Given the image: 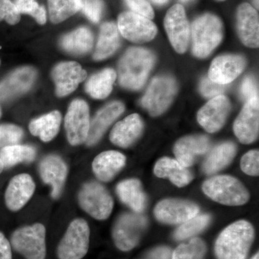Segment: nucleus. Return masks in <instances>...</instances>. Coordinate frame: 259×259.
Returning <instances> with one entry per match:
<instances>
[{"label":"nucleus","instance_id":"29","mask_svg":"<svg viewBox=\"0 0 259 259\" xmlns=\"http://www.w3.org/2000/svg\"><path fill=\"white\" fill-rule=\"evenodd\" d=\"M237 152L236 145L225 142L218 145L210 151L202 165V171L212 175L223 169L233 161Z\"/></svg>","mask_w":259,"mask_h":259},{"label":"nucleus","instance_id":"24","mask_svg":"<svg viewBox=\"0 0 259 259\" xmlns=\"http://www.w3.org/2000/svg\"><path fill=\"white\" fill-rule=\"evenodd\" d=\"M144 129V122L138 114L127 116L117 122L110 135L112 144L121 148H127L136 141Z\"/></svg>","mask_w":259,"mask_h":259},{"label":"nucleus","instance_id":"1","mask_svg":"<svg viewBox=\"0 0 259 259\" xmlns=\"http://www.w3.org/2000/svg\"><path fill=\"white\" fill-rule=\"evenodd\" d=\"M255 232L248 221H239L230 225L218 236L214 251L218 259H245Z\"/></svg>","mask_w":259,"mask_h":259},{"label":"nucleus","instance_id":"45","mask_svg":"<svg viewBox=\"0 0 259 259\" xmlns=\"http://www.w3.org/2000/svg\"><path fill=\"white\" fill-rule=\"evenodd\" d=\"M171 251L167 247H159L151 250L146 259H171Z\"/></svg>","mask_w":259,"mask_h":259},{"label":"nucleus","instance_id":"51","mask_svg":"<svg viewBox=\"0 0 259 259\" xmlns=\"http://www.w3.org/2000/svg\"><path fill=\"white\" fill-rule=\"evenodd\" d=\"M254 3L255 7H256L257 8H258V0H254Z\"/></svg>","mask_w":259,"mask_h":259},{"label":"nucleus","instance_id":"11","mask_svg":"<svg viewBox=\"0 0 259 259\" xmlns=\"http://www.w3.org/2000/svg\"><path fill=\"white\" fill-rule=\"evenodd\" d=\"M117 28L122 36L136 44L151 41L157 34V28L151 20L133 12L119 15Z\"/></svg>","mask_w":259,"mask_h":259},{"label":"nucleus","instance_id":"7","mask_svg":"<svg viewBox=\"0 0 259 259\" xmlns=\"http://www.w3.org/2000/svg\"><path fill=\"white\" fill-rule=\"evenodd\" d=\"M78 199L81 208L99 221L107 219L113 209L111 195L103 186L96 182L84 184L78 194Z\"/></svg>","mask_w":259,"mask_h":259},{"label":"nucleus","instance_id":"41","mask_svg":"<svg viewBox=\"0 0 259 259\" xmlns=\"http://www.w3.org/2000/svg\"><path fill=\"white\" fill-rule=\"evenodd\" d=\"M5 20L10 25H16L20 20V13L11 0H0V21Z\"/></svg>","mask_w":259,"mask_h":259},{"label":"nucleus","instance_id":"48","mask_svg":"<svg viewBox=\"0 0 259 259\" xmlns=\"http://www.w3.org/2000/svg\"><path fill=\"white\" fill-rule=\"evenodd\" d=\"M3 169H4V166H3V163H2L1 160H0V174L2 173Z\"/></svg>","mask_w":259,"mask_h":259},{"label":"nucleus","instance_id":"15","mask_svg":"<svg viewBox=\"0 0 259 259\" xmlns=\"http://www.w3.org/2000/svg\"><path fill=\"white\" fill-rule=\"evenodd\" d=\"M231 109V102L224 95L213 97L199 110L197 120L207 132H218L224 125Z\"/></svg>","mask_w":259,"mask_h":259},{"label":"nucleus","instance_id":"44","mask_svg":"<svg viewBox=\"0 0 259 259\" xmlns=\"http://www.w3.org/2000/svg\"><path fill=\"white\" fill-rule=\"evenodd\" d=\"M241 93L243 100L246 102L253 97H258V86L253 76H248L243 79Z\"/></svg>","mask_w":259,"mask_h":259},{"label":"nucleus","instance_id":"47","mask_svg":"<svg viewBox=\"0 0 259 259\" xmlns=\"http://www.w3.org/2000/svg\"><path fill=\"white\" fill-rule=\"evenodd\" d=\"M151 1L154 3L155 4L162 5L168 3V0H151Z\"/></svg>","mask_w":259,"mask_h":259},{"label":"nucleus","instance_id":"9","mask_svg":"<svg viewBox=\"0 0 259 259\" xmlns=\"http://www.w3.org/2000/svg\"><path fill=\"white\" fill-rule=\"evenodd\" d=\"M147 227V219L141 213H125L116 222L112 231L116 246L128 251L137 245Z\"/></svg>","mask_w":259,"mask_h":259},{"label":"nucleus","instance_id":"13","mask_svg":"<svg viewBox=\"0 0 259 259\" xmlns=\"http://www.w3.org/2000/svg\"><path fill=\"white\" fill-rule=\"evenodd\" d=\"M199 207L190 201L166 199L158 202L154 209L155 217L166 224H182L199 214Z\"/></svg>","mask_w":259,"mask_h":259},{"label":"nucleus","instance_id":"3","mask_svg":"<svg viewBox=\"0 0 259 259\" xmlns=\"http://www.w3.org/2000/svg\"><path fill=\"white\" fill-rule=\"evenodd\" d=\"M192 53L197 57L206 58L221 44L223 35L221 19L212 14H204L192 25Z\"/></svg>","mask_w":259,"mask_h":259},{"label":"nucleus","instance_id":"17","mask_svg":"<svg viewBox=\"0 0 259 259\" xmlns=\"http://www.w3.org/2000/svg\"><path fill=\"white\" fill-rule=\"evenodd\" d=\"M246 61L242 56L223 55L213 60L208 72V78L219 84L227 85L243 72Z\"/></svg>","mask_w":259,"mask_h":259},{"label":"nucleus","instance_id":"50","mask_svg":"<svg viewBox=\"0 0 259 259\" xmlns=\"http://www.w3.org/2000/svg\"><path fill=\"white\" fill-rule=\"evenodd\" d=\"M180 1L183 3H190V2L192 1V0H180Z\"/></svg>","mask_w":259,"mask_h":259},{"label":"nucleus","instance_id":"6","mask_svg":"<svg viewBox=\"0 0 259 259\" xmlns=\"http://www.w3.org/2000/svg\"><path fill=\"white\" fill-rule=\"evenodd\" d=\"M177 92V82L173 78L158 76L150 83L141 105L151 116L161 115L171 105Z\"/></svg>","mask_w":259,"mask_h":259},{"label":"nucleus","instance_id":"12","mask_svg":"<svg viewBox=\"0 0 259 259\" xmlns=\"http://www.w3.org/2000/svg\"><path fill=\"white\" fill-rule=\"evenodd\" d=\"M164 26L172 47L179 54H184L188 47L190 25L182 5L177 4L167 12Z\"/></svg>","mask_w":259,"mask_h":259},{"label":"nucleus","instance_id":"52","mask_svg":"<svg viewBox=\"0 0 259 259\" xmlns=\"http://www.w3.org/2000/svg\"><path fill=\"white\" fill-rule=\"evenodd\" d=\"M218 1H221V2H222V1H225V0H218Z\"/></svg>","mask_w":259,"mask_h":259},{"label":"nucleus","instance_id":"20","mask_svg":"<svg viewBox=\"0 0 259 259\" xmlns=\"http://www.w3.org/2000/svg\"><path fill=\"white\" fill-rule=\"evenodd\" d=\"M35 185L28 174H21L10 180L5 192V203L11 211H18L31 198L35 192Z\"/></svg>","mask_w":259,"mask_h":259},{"label":"nucleus","instance_id":"42","mask_svg":"<svg viewBox=\"0 0 259 259\" xmlns=\"http://www.w3.org/2000/svg\"><path fill=\"white\" fill-rule=\"evenodd\" d=\"M226 90V85L214 82L208 77L203 78L199 86L201 94L207 98H210V97L213 98V97L222 95Z\"/></svg>","mask_w":259,"mask_h":259},{"label":"nucleus","instance_id":"31","mask_svg":"<svg viewBox=\"0 0 259 259\" xmlns=\"http://www.w3.org/2000/svg\"><path fill=\"white\" fill-rule=\"evenodd\" d=\"M61 122V113L56 110L31 121L29 130L32 135L40 138L44 142H49L59 133Z\"/></svg>","mask_w":259,"mask_h":259},{"label":"nucleus","instance_id":"18","mask_svg":"<svg viewBox=\"0 0 259 259\" xmlns=\"http://www.w3.org/2000/svg\"><path fill=\"white\" fill-rule=\"evenodd\" d=\"M237 30L242 42L247 47L258 48L259 45V19L256 10L243 3L237 11Z\"/></svg>","mask_w":259,"mask_h":259},{"label":"nucleus","instance_id":"38","mask_svg":"<svg viewBox=\"0 0 259 259\" xmlns=\"http://www.w3.org/2000/svg\"><path fill=\"white\" fill-rule=\"evenodd\" d=\"M23 136V130L18 126L11 124L0 125V148L17 145Z\"/></svg>","mask_w":259,"mask_h":259},{"label":"nucleus","instance_id":"22","mask_svg":"<svg viewBox=\"0 0 259 259\" xmlns=\"http://www.w3.org/2000/svg\"><path fill=\"white\" fill-rule=\"evenodd\" d=\"M36 78V71L30 66L12 72L0 84V100H8L26 93Z\"/></svg>","mask_w":259,"mask_h":259},{"label":"nucleus","instance_id":"14","mask_svg":"<svg viewBox=\"0 0 259 259\" xmlns=\"http://www.w3.org/2000/svg\"><path fill=\"white\" fill-rule=\"evenodd\" d=\"M233 131L243 144H250L258 139L259 131L258 97L250 99L245 104L233 125Z\"/></svg>","mask_w":259,"mask_h":259},{"label":"nucleus","instance_id":"43","mask_svg":"<svg viewBox=\"0 0 259 259\" xmlns=\"http://www.w3.org/2000/svg\"><path fill=\"white\" fill-rule=\"evenodd\" d=\"M125 1L127 6L132 10L133 13L141 15L149 20H152L154 18V12L147 0H125Z\"/></svg>","mask_w":259,"mask_h":259},{"label":"nucleus","instance_id":"10","mask_svg":"<svg viewBox=\"0 0 259 259\" xmlns=\"http://www.w3.org/2000/svg\"><path fill=\"white\" fill-rule=\"evenodd\" d=\"M90 125V110L88 104L83 100H74L70 104L65 117V128L69 144L78 146L86 142Z\"/></svg>","mask_w":259,"mask_h":259},{"label":"nucleus","instance_id":"26","mask_svg":"<svg viewBox=\"0 0 259 259\" xmlns=\"http://www.w3.org/2000/svg\"><path fill=\"white\" fill-rule=\"evenodd\" d=\"M154 174L160 178H168L178 187H185L193 180L192 173L187 167L181 164L176 159L162 158L154 167Z\"/></svg>","mask_w":259,"mask_h":259},{"label":"nucleus","instance_id":"34","mask_svg":"<svg viewBox=\"0 0 259 259\" xmlns=\"http://www.w3.org/2000/svg\"><path fill=\"white\" fill-rule=\"evenodd\" d=\"M82 0H49V17L53 23L64 21L80 11Z\"/></svg>","mask_w":259,"mask_h":259},{"label":"nucleus","instance_id":"40","mask_svg":"<svg viewBox=\"0 0 259 259\" xmlns=\"http://www.w3.org/2000/svg\"><path fill=\"white\" fill-rule=\"evenodd\" d=\"M81 11L94 23H97L102 18L103 3L102 0H82Z\"/></svg>","mask_w":259,"mask_h":259},{"label":"nucleus","instance_id":"28","mask_svg":"<svg viewBox=\"0 0 259 259\" xmlns=\"http://www.w3.org/2000/svg\"><path fill=\"white\" fill-rule=\"evenodd\" d=\"M120 32L115 23L107 22L102 24L94 59L104 60L112 56L120 47Z\"/></svg>","mask_w":259,"mask_h":259},{"label":"nucleus","instance_id":"39","mask_svg":"<svg viewBox=\"0 0 259 259\" xmlns=\"http://www.w3.org/2000/svg\"><path fill=\"white\" fill-rule=\"evenodd\" d=\"M242 171L250 176L259 175V152L258 150H252L245 153L241 158Z\"/></svg>","mask_w":259,"mask_h":259},{"label":"nucleus","instance_id":"33","mask_svg":"<svg viewBox=\"0 0 259 259\" xmlns=\"http://www.w3.org/2000/svg\"><path fill=\"white\" fill-rule=\"evenodd\" d=\"M35 148L30 146L13 145L0 150V160L4 168H10L23 162H31L35 159Z\"/></svg>","mask_w":259,"mask_h":259},{"label":"nucleus","instance_id":"30","mask_svg":"<svg viewBox=\"0 0 259 259\" xmlns=\"http://www.w3.org/2000/svg\"><path fill=\"white\" fill-rule=\"evenodd\" d=\"M93 35L90 29L81 27L64 35L60 40L61 47L69 54L82 55L91 51Z\"/></svg>","mask_w":259,"mask_h":259},{"label":"nucleus","instance_id":"8","mask_svg":"<svg viewBox=\"0 0 259 259\" xmlns=\"http://www.w3.org/2000/svg\"><path fill=\"white\" fill-rule=\"evenodd\" d=\"M90 235V227L84 220L73 221L58 247L59 258H82L88 251Z\"/></svg>","mask_w":259,"mask_h":259},{"label":"nucleus","instance_id":"5","mask_svg":"<svg viewBox=\"0 0 259 259\" xmlns=\"http://www.w3.org/2000/svg\"><path fill=\"white\" fill-rule=\"evenodd\" d=\"M11 243L14 249L26 259H45L46 228L36 223L19 228L13 233Z\"/></svg>","mask_w":259,"mask_h":259},{"label":"nucleus","instance_id":"35","mask_svg":"<svg viewBox=\"0 0 259 259\" xmlns=\"http://www.w3.org/2000/svg\"><path fill=\"white\" fill-rule=\"evenodd\" d=\"M211 221L209 214H197L195 217L181 224L175 232L174 237L177 241L187 239L203 231Z\"/></svg>","mask_w":259,"mask_h":259},{"label":"nucleus","instance_id":"32","mask_svg":"<svg viewBox=\"0 0 259 259\" xmlns=\"http://www.w3.org/2000/svg\"><path fill=\"white\" fill-rule=\"evenodd\" d=\"M117 74L115 70L105 69L94 74L86 83L87 93L98 100L106 98L111 93Z\"/></svg>","mask_w":259,"mask_h":259},{"label":"nucleus","instance_id":"37","mask_svg":"<svg viewBox=\"0 0 259 259\" xmlns=\"http://www.w3.org/2000/svg\"><path fill=\"white\" fill-rule=\"evenodd\" d=\"M14 4L19 13L31 15L40 25L47 23V12L35 0H15Z\"/></svg>","mask_w":259,"mask_h":259},{"label":"nucleus","instance_id":"53","mask_svg":"<svg viewBox=\"0 0 259 259\" xmlns=\"http://www.w3.org/2000/svg\"><path fill=\"white\" fill-rule=\"evenodd\" d=\"M0 116H1V110H0Z\"/></svg>","mask_w":259,"mask_h":259},{"label":"nucleus","instance_id":"16","mask_svg":"<svg viewBox=\"0 0 259 259\" xmlns=\"http://www.w3.org/2000/svg\"><path fill=\"white\" fill-rule=\"evenodd\" d=\"M87 76L86 71L74 61H66L56 65L52 71L56 95L61 97L72 93L79 83L86 79Z\"/></svg>","mask_w":259,"mask_h":259},{"label":"nucleus","instance_id":"4","mask_svg":"<svg viewBox=\"0 0 259 259\" xmlns=\"http://www.w3.org/2000/svg\"><path fill=\"white\" fill-rule=\"evenodd\" d=\"M206 195L214 202L228 206L243 205L249 200L250 194L235 177L220 175L206 180L202 185Z\"/></svg>","mask_w":259,"mask_h":259},{"label":"nucleus","instance_id":"21","mask_svg":"<svg viewBox=\"0 0 259 259\" xmlns=\"http://www.w3.org/2000/svg\"><path fill=\"white\" fill-rule=\"evenodd\" d=\"M39 171L44 183L51 186L53 198L57 199L61 195L67 177L66 163L59 156L51 155L40 162Z\"/></svg>","mask_w":259,"mask_h":259},{"label":"nucleus","instance_id":"23","mask_svg":"<svg viewBox=\"0 0 259 259\" xmlns=\"http://www.w3.org/2000/svg\"><path fill=\"white\" fill-rule=\"evenodd\" d=\"M125 111V106L121 102H110L102 108L90 122L86 144L94 146L100 141L107 129Z\"/></svg>","mask_w":259,"mask_h":259},{"label":"nucleus","instance_id":"46","mask_svg":"<svg viewBox=\"0 0 259 259\" xmlns=\"http://www.w3.org/2000/svg\"><path fill=\"white\" fill-rule=\"evenodd\" d=\"M11 245L4 234L0 232V259H12Z\"/></svg>","mask_w":259,"mask_h":259},{"label":"nucleus","instance_id":"27","mask_svg":"<svg viewBox=\"0 0 259 259\" xmlns=\"http://www.w3.org/2000/svg\"><path fill=\"white\" fill-rule=\"evenodd\" d=\"M120 200L135 212H144L146 206V197L141 182L136 179L122 181L116 188Z\"/></svg>","mask_w":259,"mask_h":259},{"label":"nucleus","instance_id":"49","mask_svg":"<svg viewBox=\"0 0 259 259\" xmlns=\"http://www.w3.org/2000/svg\"><path fill=\"white\" fill-rule=\"evenodd\" d=\"M251 259H259L258 253H257L256 254H255Z\"/></svg>","mask_w":259,"mask_h":259},{"label":"nucleus","instance_id":"25","mask_svg":"<svg viewBox=\"0 0 259 259\" xmlns=\"http://www.w3.org/2000/svg\"><path fill=\"white\" fill-rule=\"evenodd\" d=\"M125 156L118 151H105L94 159V173L102 182H110L125 166Z\"/></svg>","mask_w":259,"mask_h":259},{"label":"nucleus","instance_id":"2","mask_svg":"<svg viewBox=\"0 0 259 259\" xmlns=\"http://www.w3.org/2000/svg\"><path fill=\"white\" fill-rule=\"evenodd\" d=\"M155 63L151 51L142 48H131L126 51L118 65L119 82L129 90L143 88Z\"/></svg>","mask_w":259,"mask_h":259},{"label":"nucleus","instance_id":"19","mask_svg":"<svg viewBox=\"0 0 259 259\" xmlns=\"http://www.w3.org/2000/svg\"><path fill=\"white\" fill-rule=\"evenodd\" d=\"M210 147L208 137L203 135L186 136L179 140L174 148L177 161L184 166L194 164L199 156L205 154Z\"/></svg>","mask_w":259,"mask_h":259},{"label":"nucleus","instance_id":"36","mask_svg":"<svg viewBox=\"0 0 259 259\" xmlns=\"http://www.w3.org/2000/svg\"><path fill=\"white\" fill-rule=\"evenodd\" d=\"M206 251V245L202 239L194 238L188 243L179 245L171 255V259H202Z\"/></svg>","mask_w":259,"mask_h":259}]
</instances>
